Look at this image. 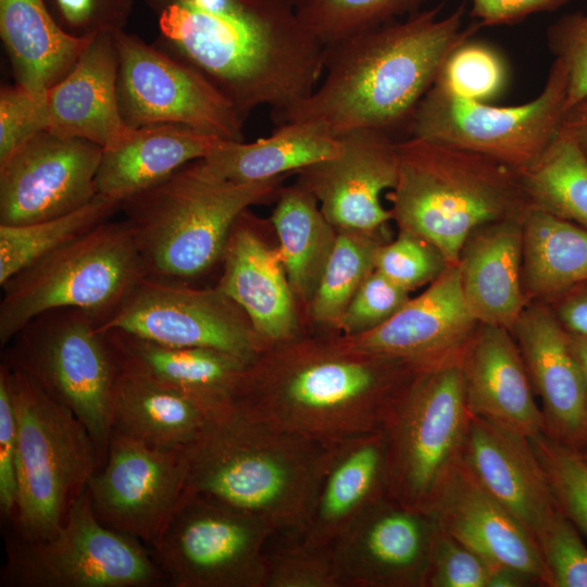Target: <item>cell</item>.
Instances as JSON below:
<instances>
[{"label": "cell", "mask_w": 587, "mask_h": 587, "mask_svg": "<svg viewBox=\"0 0 587 587\" xmlns=\"http://www.w3.org/2000/svg\"><path fill=\"white\" fill-rule=\"evenodd\" d=\"M167 52L201 72L246 120L309 97L324 72V43L300 21L296 0H162Z\"/></svg>", "instance_id": "obj_1"}, {"label": "cell", "mask_w": 587, "mask_h": 587, "mask_svg": "<svg viewBox=\"0 0 587 587\" xmlns=\"http://www.w3.org/2000/svg\"><path fill=\"white\" fill-rule=\"evenodd\" d=\"M411 13L325 45V76L275 121L317 124L334 136L369 128L390 132L410 121L449 54L483 26H463L464 5Z\"/></svg>", "instance_id": "obj_2"}, {"label": "cell", "mask_w": 587, "mask_h": 587, "mask_svg": "<svg viewBox=\"0 0 587 587\" xmlns=\"http://www.w3.org/2000/svg\"><path fill=\"white\" fill-rule=\"evenodd\" d=\"M422 365L338 350L294 349L246 366L234 402L274 427L336 446L379 432Z\"/></svg>", "instance_id": "obj_3"}, {"label": "cell", "mask_w": 587, "mask_h": 587, "mask_svg": "<svg viewBox=\"0 0 587 587\" xmlns=\"http://www.w3.org/2000/svg\"><path fill=\"white\" fill-rule=\"evenodd\" d=\"M274 427L235 402L184 449L186 492L257 517L274 536L304 532L333 448Z\"/></svg>", "instance_id": "obj_4"}, {"label": "cell", "mask_w": 587, "mask_h": 587, "mask_svg": "<svg viewBox=\"0 0 587 587\" xmlns=\"http://www.w3.org/2000/svg\"><path fill=\"white\" fill-rule=\"evenodd\" d=\"M399 173L389 195L400 230L459 263L478 227L522 216L529 205L516 170L477 152L410 136L397 141Z\"/></svg>", "instance_id": "obj_5"}, {"label": "cell", "mask_w": 587, "mask_h": 587, "mask_svg": "<svg viewBox=\"0 0 587 587\" xmlns=\"http://www.w3.org/2000/svg\"><path fill=\"white\" fill-rule=\"evenodd\" d=\"M283 176L236 183L204 159L121 203L147 276L188 283L223 260L232 228L251 204L275 195Z\"/></svg>", "instance_id": "obj_6"}, {"label": "cell", "mask_w": 587, "mask_h": 587, "mask_svg": "<svg viewBox=\"0 0 587 587\" xmlns=\"http://www.w3.org/2000/svg\"><path fill=\"white\" fill-rule=\"evenodd\" d=\"M10 382L17 426V500L10 523L18 537L47 539L65 523L102 463L89 432L67 407L22 372L10 369Z\"/></svg>", "instance_id": "obj_7"}, {"label": "cell", "mask_w": 587, "mask_h": 587, "mask_svg": "<svg viewBox=\"0 0 587 587\" xmlns=\"http://www.w3.org/2000/svg\"><path fill=\"white\" fill-rule=\"evenodd\" d=\"M145 276L126 221L103 222L1 286L0 345L3 348L30 320L53 309H80L102 323Z\"/></svg>", "instance_id": "obj_8"}, {"label": "cell", "mask_w": 587, "mask_h": 587, "mask_svg": "<svg viewBox=\"0 0 587 587\" xmlns=\"http://www.w3.org/2000/svg\"><path fill=\"white\" fill-rule=\"evenodd\" d=\"M1 359L78 417L103 464L112 434L118 361L100 321L75 308L46 311L3 347Z\"/></svg>", "instance_id": "obj_9"}, {"label": "cell", "mask_w": 587, "mask_h": 587, "mask_svg": "<svg viewBox=\"0 0 587 587\" xmlns=\"http://www.w3.org/2000/svg\"><path fill=\"white\" fill-rule=\"evenodd\" d=\"M462 350L422 369L382 429L386 492L427 513L440 480L460 455L471 416Z\"/></svg>", "instance_id": "obj_10"}, {"label": "cell", "mask_w": 587, "mask_h": 587, "mask_svg": "<svg viewBox=\"0 0 587 587\" xmlns=\"http://www.w3.org/2000/svg\"><path fill=\"white\" fill-rule=\"evenodd\" d=\"M2 587H162L167 580L139 539L96 516L87 487L52 537L5 539Z\"/></svg>", "instance_id": "obj_11"}, {"label": "cell", "mask_w": 587, "mask_h": 587, "mask_svg": "<svg viewBox=\"0 0 587 587\" xmlns=\"http://www.w3.org/2000/svg\"><path fill=\"white\" fill-rule=\"evenodd\" d=\"M569 76L554 58L541 92L513 107L471 101L433 85L411 121V136L436 140L497 160L514 170L536 161L559 132Z\"/></svg>", "instance_id": "obj_12"}, {"label": "cell", "mask_w": 587, "mask_h": 587, "mask_svg": "<svg viewBox=\"0 0 587 587\" xmlns=\"http://www.w3.org/2000/svg\"><path fill=\"white\" fill-rule=\"evenodd\" d=\"M273 537L257 517L185 492L150 550L173 587H266Z\"/></svg>", "instance_id": "obj_13"}, {"label": "cell", "mask_w": 587, "mask_h": 587, "mask_svg": "<svg viewBox=\"0 0 587 587\" xmlns=\"http://www.w3.org/2000/svg\"><path fill=\"white\" fill-rule=\"evenodd\" d=\"M117 100L125 124L173 123L243 141L245 118L201 72L125 29L113 34Z\"/></svg>", "instance_id": "obj_14"}, {"label": "cell", "mask_w": 587, "mask_h": 587, "mask_svg": "<svg viewBox=\"0 0 587 587\" xmlns=\"http://www.w3.org/2000/svg\"><path fill=\"white\" fill-rule=\"evenodd\" d=\"M100 329H120L173 347L218 350L250 363L259 353L250 322L217 287L141 278Z\"/></svg>", "instance_id": "obj_15"}, {"label": "cell", "mask_w": 587, "mask_h": 587, "mask_svg": "<svg viewBox=\"0 0 587 587\" xmlns=\"http://www.w3.org/2000/svg\"><path fill=\"white\" fill-rule=\"evenodd\" d=\"M184 450H161L112 430L102 466L87 484L105 526L154 544L186 492Z\"/></svg>", "instance_id": "obj_16"}, {"label": "cell", "mask_w": 587, "mask_h": 587, "mask_svg": "<svg viewBox=\"0 0 587 587\" xmlns=\"http://www.w3.org/2000/svg\"><path fill=\"white\" fill-rule=\"evenodd\" d=\"M103 149L40 132L0 162V225L32 224L70 213L98 195Z\"/></svg>", "instance_id": "obj_17"}, {"label": "cell", "mask_w": 587, "mask_h": 587, "mask_svg": "<svg viewBox=\"0 0 587 587\" xmlns=\"http://www.w3.org/2000/svg\"><path fill=\"white\" fill-rule=\"evenodd\" d=\"M438 529L385 494L332 549L339 587H424Z\"/></svg>", "instance_id": "obj_18"}, {"label": "cell", "mask_w": 587, "mask_h": 587, "mask_svg": "<svg viewBox=\"0 0 587 587\" xmlns=\"http://www.w3.org/2000/svg\"><path fill=\"white\" fill-rule=\"evenodd\" d=\"M340 152L299 171L301 184L321 203L330 225L372 232L392 218L380 195L398 180L397 141L385 132L360 128L336 136Z\"/></svg>", "instance_id": "obj_19"}, {"label": "cell", "mask_w": 587, "mask_h": 587, "mask_svg": "<svg viewBox=\"0 0 587 587\" xmlns=\"http://www.w3.org/2000/svg\"><path fill=\"white\" fill-rule=\"evenodd\" d=\"M428 513L444 532L495 565L520 571L536 586L551 587L534 536L479 484L460 458L440 480Z\"/></svg>", "instance_id": "obj_20"}, {"label": "cell", "mask_w": 587, "mask_h": 587, "mask_svg": "<svg viewBox=\"0 0 587 587\" xmlns=\"http://www.w3.org/2000/svg\"><path fill=\"white\" fill-rule=\"evenodd\" d=\"M511 333L541 402L544 433L577 451L587 442V388L569 333L544 301L528 302Z\"/></svg>", "instance_id": "obj_21"}, {"label": "cell", "mask_w": 587, "mask_h": 587, "mask_svg": "<svg viewBox=\"0 0 587 587\" xmlns=\"http://www.w3.org/2000/svg\"><path fill=\"white\" fill-rule=\"evenodd\" d=\"M478 323L465 302L458 264L377 327L342 346L370 355L429 365L460 352Z\"/></svg>", "instance_id": "obj_22"}, {"label": "cell", "mask_w": 587, "mask_h": 587, "mask_svg": "<svg viewBox=\"0 0 587 587\" xmlns=\"http://www.w3.org/2000/svg\"><path fill=\"white\" fill-rule=\"evenodd\" d=\"M459 458L537 541L557 507L528 438L471 413Z\"/></svg>", "instance_id": "obj_23"}, {"label": "cell", "mask_w": 587, "mask_h": 587, "mask_svg": "<svg viewBox=\"0 0 587 587\" xmlns=\"http://www.w3.org/2000/svg\"><path fill=\"white\" fill-rule=\"evenodd\" d=\"M460 363L471 413L526 438L544 433V414L510 329L478 323Z\"/></svg>", "instance_id": "obj_24"}, {"label": "cell", "mask_w": 587, "mask_h": 587, "mask_svg": "<svg viewBox=\"0 0 587 587\" xmlns=\"http://www.w3.org/2000/svg\"><path fill=\"white\" fill-rule=\"evenodd\" d=\"M250 224L245 210L228 237L216 287L246 314L261 352L265 342L292 337L296 314L279 250L270 249Z\"/></svg>", "instance_id": "obj_25"}, {"label": "cell", "mask_w": 587, "mask_h": 587, "mask_svg": "<svg viewBox=\"0 0 587 587\" xmlns=\"http://www.w3.org/2000/svg\"><path fill=\"white\" fill-rule=\"evenodd\" d=\"M117 54L113 34H99L45 98L47 132L80 138L103 150L120 145L132 127L117 100Z\"/></svg>", "instance_id": "obj_26"}, {"label": "cell", "mask_w": 587, "mask_h": 587, "mask_svg": "<svg viewBox=\"0 0 587 587\" xmlns=\"http://www.w3.org/2000/svg\"><path fill=\"white\" fill-rule=\"evenodd\" d=\"M458 266L463 296L476 322L511 330L528 303L523 287L522 216L475 229Z\"/></svg>", "instance_id": "obj_27"}, {"label": "cell", "mask_w": 587, "mask_h": 587, "mask_svg": "<svg viewBox=\"0 0 587 587\" xmlns=\"http://www.w3.org/2000/svg\"><path fill=\"white\" fill-rule=\"evenodd\" d=\"M383 432L333 448L310 519L299 537L314 549L332 550L355 521L386 492Z\"/></svg>", "instance_id": "obj_28"}, {"label": "cell", "mask_w": 587, "mask_h": 587, "mask_svg": "<svg viewBox=\"0 0 587 587\" xmlns=\"http://www.w3.org/2000/svg\"><path fill=\"white\" fill-rule=\"evenodd\" d=\"M104 332L121 360L197 401L211 414L234 402L249 364L214 349L166 346L120 329Z\"/></svg>", "instance_id": "obj_29"}, {"label": "cell", "mask_w": 587, "mask_h": 587, "mask_svg": "<svg viewBox=\"0 0 587 587\" xmlns=\"http://www.w3.org/2000/svg\"><path fill=\"white\" fill-rule=\"evenodd\" d=\"M221 138L182 124L132 128L116 147L104 149L98 167V193L123 201L204 159Z\"/></svg>", "instance_id": "obj_30"}, {"label": "cell", "mask_w": 587, "mask_h": 587, "mask_svg": "<svg viewBox=\"0 0 587 587\" xmlns=\"http://www.w3.org/2000/svg\"><path fill=\"white\" fill-rule=\"evenodd\" d=\"M116 358L112 430L155 449H186L200 435L211 413L186 395Z\"/></svg>", "instance_id": "obj_31"}, {"label": "cell", "mask_w": 587, "mask_h": 587, "mask_svg": "<svg viewBox=\"0 0 587 587\" xmlns=\"http://www.w3.org/2000/svg\"><path fill=\"white\" fill-rule=\"evenodd\" d=\"M0 37L15 84L38 98L70 73L92 39L64 32L43 0H0Z\"/></svg>", "instance_id": "obj_32"}, {"label": "cell", "mask_w": 587, "mask_h": 587, "mask_svg": "<svg viewBox=\"0 0 587 587\" xmlns=\"http://www.w3.org/2000/svg\"><path fill=\"white\" fill-rule=\"evenodd\" d=\"M341 142L313 123H285L253 142L220 139L204 158L220 177L253 183L283 176L336 157Z\"/></svg>", "instance_id": "obj_33"}, {"label": "cell", "mask_w": 587, "mask_h": 587, "mask_svg": "<svg viewBox=\"0 0 587 587\" xmlns=\"http://www.w3.org/2000/svg\"><path fill=\"white\" fill-rule=\"evenodd\" d=\"M523 287L550 301L587 283V228L528 205L522 215Z\"/></svg>", "instance_id": "obj_34"}, {"label": "cell", "mask_w": 587, "mask_h": 587, "mask_svg": "<svg viewBox=\"0 0 587 587\" xmlns=\"http://www.w3.org/2000/svg\"><path fill=\"white\" fill-rule=\"evenodd\" d=\"M272 223L291 289L303 297L314 294L336 237L333 225L301 183L280 192Z\"/></svg>", "instance_id": "obj_35"}, {"label": "cell", "mask_w": 587, "mask_h": 587, "mask_svg": "<svg viewBox=\"0 0 587 587\" xmlns=\"http://www.w3.org/2000/svg\"><path fill=\"white\" fill-rule=\"evenodd\" d=\"M516 172L529 205L587 228V155L562 125L539 158Z\"/></svg>", "instance_id": "obj_36"}, {"label": "cell", "mask_w": 587, "mask_h": 587, "mask_svg": "<svg viewBox=\"0 0 587 587\" xmlns=\"http://www.w3.org/2000/svg\"><path fill=\"white\" fill-rule=\"evenodd\" d=\"M121 201L97 195L64 215L25 225H0V285L42 257L111 220Z\"/></svg>", "instance_id": "obj_37"}, {"label": "cell", "mask_w": 587, "mask_h": 587, "mask_svg": "<svg viewBox=\"0 0 587 587\" xmlns=\"http://www.w3.org/2000/svg\"><path fill=\"white\" fill-rule=\"evenodd\" d=\"M323 268L312 298L311 312L317 321H338L364 279L375 270L379 243L370 232L341 229Z\"/></svg>", "instance_id": "obj_38"}, {"label": "cell", "mask_w": 587, "mask_h": 587, "mask_svg": "<svg viewBox=\"0 0 587 587\" xmlns=\"http://www.w3.org/2000/svg\"><path fill=\"white\" fill-rule=\"evenodd\" d=\"M422 0H296L303 25L324 46L414 13Z\"/></svg>", "instance_id": "obj_39"}, {"label": "cell", "mask_w": 587, "mask_h": 587, "mask_svg": "<svg viewBox=\"0 0 587 587\" xmlns=\"http://www.w3.org/2000/svg\"><path fill=\"white\" fill-rule=\"evenodd\" d=\"M528 440L555 507L587 537V461L545 433Z\"/></svg>", "instance_id": "obj_40"}, {"label": "cell", "mask_w": 587, "mask_h": 587, "mask_svg": "<svg viewBox=\"0 0 587 587\" xmlns=\"http://www.w3.org/2000/svg\"><path fill=\"white\" fill-rule=\"evenodd\" d=\"M505 76L503 60L492 48L466 40L449 54L433 85L463 99L486 102L502 90Z\"/></svg>", "instance_id": "obj_41"}, {"label": "cell", "mask_w": 587, "mask_h": 587, "mask_svg": "<svg viewBox=\"0 0 587 587\" xmlns=\"http://www.w3.org/2000/svg\"><path fill=\"white\" fill-rule=\"evenodd\" d=\"M274 537L278 544L267 548L266 587H339L333 550L307 547L297 537Z\"/></svg>", "instance_id": "obj_42"}, {"label": "cell", "mask_w": 587, "mask_h": 587, "mask_svg": "<svg viewBox=\"0 0 587 587\" xmlns=\"http://www.w3.org/2000/svg\"><path fill=\"white\" fill-rule=\"evenodd\" d=\"M374 264L376 271L410 291L434 282L449 265L432 243L403 230L392 242L377 247Z\"/></svg>", "instance_id": "obj_43"}, {"label": "cell", "mask_w": 587, "mask_h": 587, "mask_svg": "<svg viewBox=\"0 0 587 587\" xmlns=\"http://www.w3.org/2000/svg\"><path fill=\"white\" fill-rule=\"evenodd\" d=\"M497 567L439 527L424 587H488Z\"/></svg>", "instance_id": "obj_44"}, {"label": "cell", "mask_w": 587, "mask_h": 587, "mask_svg": "<svg viewBox=\"0 0 587 587\" xmlns=\"http://www.w3.org/2000/svg\"><path fill=\"white\" fill-rule=\"evenodd\" d=\"M410 290L374 270L361 284L338 324L350 337L369 332L390 319L409 300Z\"/></svg>", "instance_id": "obj_45"}, {"label": "cell", "mask_w": 587, "mask_h": 587, "mask_svg": "<svg viewBox=\"0 0 587 587\" xmlns=\"http://www.w3.org/2000/svg\"><path fill=\"white\" fill-rule=\"evenodd\" d=\"M537 544L551 577V587H587V548L576 527L558 508Z\"/></svg>", "instance_id": "obj_46"}, {"label": "cell", "mask_w": 587, "mask_h": 587, "mask_svg": "<svg viewBox=\"0 0 587 587\" xmlns=\"http://www.w3.org/2000/svg\"><path fill=\"white\" fill-rule=\"evenodd\" d=\"M57 23L77 38L124 30L133 0H43Z\"/></svg>", "instance_id": "obj_47"}, {"label": "cell", "mask_w": 587, "mask_h": 587, "mask_svg": "<svg viewBox=\"0 0 587 587\" xmlns=\"http://www.w3.org/2000/svg\"><path fill=\"white\" fill-rule=\"evenodd\" d=\"M547 38L555 59L567 71V112L587 99V12L561 16L548 28Z\"/></svg>", "instance_id": "obj_48"}, {"label": "cell", "mask_w": 587, "mask_h": 587, "mask_svg": "<svg viewBox=\"0 0 587 587\" xmlns=\"http://www.w3.org/2000/svg\"><path fill=\"white\" fill-rule=\"evenodd\" d=\"M45 98L36 97L18 84L1 87L0 162L32 137L47 130Z\"/></svg>", "instance_id": "obj_49"}, {"label": "cell", "mask_w": 587, "mask_h": 587, "mask_svg": "<svg viewBox=\"0 0 587 587\" xmlns=\"http://www.w3.org/2000/svg\"><path fill=\"white\" fill-rule=\"evenodd\" d=\"M17 426L12 399L10 369L0 364V511L11 520L17 500Z\"/></svg>", "instance_id": "obj_50"}, {"label": "cell", "mask_w": 587, "mask_h": 587, "mask_svg": "<svg viewBox=\"0 0 587 587\" xmlns=\"http://www.w3.org/2000/svg\"><path fill=\"white\" fill-rule=\"evenodd\" d=\"M483 26L513 24L530 14L557 10L571 0H470Z\"/></svg>", "instance_id": "obj_51"}, {"label": "cell", "mask_w": 587, "mask_h": 587, "mask_svg": "<svg viewBox=\"0 0 587 587\" xmlns=\"http://www.w3.org/2000/svg\"><path fill=\"white\" fill-rule=\"evenodd\" d=\"M552 300L558 302L552 311L564 329L572 335L587 337V283Z\"/></svg>", "instance_id": "obj_52"}, {"label": "cell", "mask_w": 587, "mask_h": 587, "mask_svg": "<svg viewBox=\"0 0 587 587\" xmlns=\"http://www.w3.org/2000/svg\"><path fill=\"white\" fill-rule=\"evenodd\" d=\"M562 126L573 136L587 155V108L576 107L564 115Z\"/></svg>", "instance_id": "obj_53"}, {"label": "cell", "mask_w": 587, "mask_h": 587, "mask_svg": "<svg viewBox=\"0 0 587 587\" xmlns=\"http://www.w3.org/2000/svg\"><path fill=\"white\" fill-rule=\"evenodd\" d=\"M536 586L533 579L516 571L507 566H498L488 583V587H524Z\"/></svg>", "instance_id": "obj_54"}, {"label": "cell", "mask_w": 587, "mask_h": 587, "mask_svg": "<svg viewBox=\"0 0 587 587\" xmlns=\"http://www.w3.org/2000/svg\"><path fill=\"white\" fill-rule=\"evenodd\" d=\"M571 348L582 369L587 388V337L570 334Z\"/></svg>", "instance_id": "obj_55"}, {"label": "cell", "mask_w": 587, "mask_h": 587, "mask_svg": "<svg viewBox=\"0 0 587 587\" xmlns=\"http://www.w3.org/2000/svg\"><path fill=\"white\" fill-rule=\"evenodd\" d=\"M583 447H587V442H586ZM583 447H582V448H583ZM582 448H579V449H582ZM579 449H578V450H579ZM577 453H578L583 459H585V460L587 461V451H586L585 453H579V452H577Z\"/></svg>", "instance_id": "obj_56"}, {"label": "cell", "mask_w": 587, "mask_h": 587, "mask_svg": "<svg viewBox=\"0 0 587 587\" xmlns=\"http://www.w3.org/2000/svg\"><path fill=\"white\" fill-rule=\"evenodd\" d=\"M576 107H585V108H587V99L584 100L582 103H579V104L576 105ZM576 107H575V108H576ZM573 109H574V108H573Z\"/></svg>", "instance_id": "obj_57"}]
</instances>
